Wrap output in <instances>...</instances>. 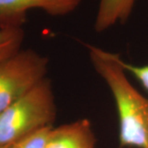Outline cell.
Returning a JSON list of instances; mask_svg holds the SVG:
<instances>
[{
	"label": "cell",
	"mask_w": 148,
	"mask_h": 148,
	"mask_svg": "<svg viewBox=\"0 0 148 148\" xmlns=\"http://www.w3.org/2000/svg\"><path fill=\"white\" fill-rule=\"evenodd\" d=\"M56 116L52 83L45 77L0 114V147L13 145L40 129L53 127Z\"/></svg>",
	"instance_id": "cell-2"
},
{
	"label": "cell",
	"mask_w": 148,
	"mask_h": 148,
	"mask_svg": "<svg viewBox=\"0 0 148 148\" xmlns=\"http://www.w3.org/2000/svg\"><path fill=\"white\" fill-rule=\"evenodd\" d=\"M95 143L90 122L81 119L52 127L45 148H95Z\"/></svg>",
	"instance_id": "cell-5"
},
{
	"label": "cell",
	"mask_w": 148,
	"mask_h": 148,
	"mask_svg": "<svg viewBox=\"0 0 148 148\" xmlns=\"http://www.w3.org/2000/svg\"><path fill=\"white\" fill-rule=\"evenodd\" d=\"M136 0H100L94 29L101 33L117 23L126 22L132 13Z\"/></svg>",
	"instance_id": "cell-6"
},
{
	"label": "cell",
	"mask_w": 148,
	"mask_h": 148,
	"mask_svg": "<svg viewBox=\"0 0 148 148\" xmlns=\"http://www.w3.org/2000/svg\"><path fill=\"white\" fill-rule=\"evenodd\" d=\"M123 68L126 72L133 76L143 88L148 92V65H135V64L123 62Z\"/></svg>",
	"instance_id": "cell-9"
},
{
	"label": "cell",
	"mask_w": 148,
	"mask_h": 148,
	"mask_svg": "<svg viewBox=\"0 0 148 148\" xmlns=\"http://www.w3.org/2000/svg\"><path fill=\"white\" fill-rule=\"evenodd\" d=\"M24 36L22 28L0 29V62L21 49Z\"/></svg>",
	"instance_id": "cell-7"
},
{
	"label": "cell",
	"mask_w": 148,
	"mask_h": 148,
	"mask_svg": "<svg viewBox=\"0 0 148 148\" xmlns=\"http://www.w3.org/2000/svg\"><path fill=\"white\" fill-rule=\"evenodd\" d=\"M81 3L82 0H0V29L22 28L32 9L62 16L73 12Z\"/></svg>",
	"instance_id": "cell-4"
},
{
	"label": "cell",
	"mask_w": 148,
	"mask_h": 148,
	"mask_svg": "<svg viewBox=\"0 0 148 148\" xmlns=\"http://www.w3.org/2000/svg\"><path fill=\"white\" fill-rule=\"evenodd\" d=\"M52 127L42 128L29 134L13 144L12 148H45L49 134Z\"/></svg>",
	"instance_id": "cell-8"
},
{
	"label": "cell",
	"mask_w": 148,
	"mask_h": 148,
	"mask_svg": "<svg viewBox=\"0 0 148 148\" xmlns=\"http://www.w3.org/2000/svg\"><path fill=\"white\" fill-rule=\"evenodd\" d=\"M12 145H10V146H7V147H0V148H12Z\"/></svg>",
	"instance_id": "cell-10"
},
{
	"label": "cell",
	"mask_w": 148,
	"mask_h": 148,
	"mask_svg": "<svg viewBox=\"0 0 148 148\" xmlns=\"http://www.w3.org/2000/svg\"><path fill=\"white\" fill-rule=\"evenodd\" d=\"M86 47L90 63L115 103L120 147L148 148V98L128 80L123 59L119 53L95 45Z\"/></svg>",
	"instance_id": "cell-1"
},
{
	"label": "cell",
	"mask_w": 148,
	"mask_h": 148,
	"mask_svg": "<svg viewBox=\"0 0 148 148\" xmlns=\"http://www.w3.org/2000/svg\"><path fill=\"white\" fill-rule=\"evenodd\" d=\"M49 62L32 49H20L0 62V114L47 77Z\"/></svg>",
	"instance_id": "cell-3"
}]
</instances>
